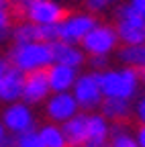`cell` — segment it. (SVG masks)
Masks as SVG:
<instances>
[{
	"label": "cell",
	"instance_id": "obj_18",
	"mask_svg": "<svg viewBox=\"0 0 145 147\" xmlns=\"http://www.w3.org/2000/svg\"><path fill=\"white\" fill-rule=\"evenodd\" d=\"M121 65L135 67L139 74L145 71V43L143 45H121L117 51Z\"/></svg>",
	"mask_w": 145,
	"mask_h": 147
},
{
	"label": "cell",
	"instance_id": "obj_31",
	"mask_svg": "<svg viewBox=\"0 0 145 147\" xmlns=\"http://www.w3.org/2000/svg\"><path fill=\"white\" fill-rule=\"evenodd\" d=\"M8 39V33H4V31H0V45H2L4 41Z\"/></svg>",
	"mask_w": 145,
	"mask_h": 147
},
{
	"label": "cell",
	"instance_id": "obj_24",
	"mask_svg": "<svg viewBox=\"0 0 145 147\" xmlns=\"http://www.w3.org/2000/svg\"><path fill=\"white\" fill-rule=\"evenodd\" d=\"M133 117L139 125H145V90L133 100Z\"/></svg>",
	"mask_w": 145,
	"mask_h": 147
},
{
	"label": "cell",
	"instance_id": "obj_6",
	"mask_svg": "<svg viewBox=\"0 0 145 147\" xmlns=\"http://www.w3.org/2000/svg\"><path fill=\"white\" fill-rule=\"evenodd\" d=\"M96 23H98V18L94 14L86 12V10L65 12L63 18L55 25V29H57V41L69 43V45H80L84 41V37L94 29Z\"/></svg>",
	"mask_w": 145,
	"mask_h": 147
},
{
	"label": "cell",
	"instance_id": "obj_21",
	"mask_svg": "<svg viewBox=\"0 0 145 147\" xmlns=\"http://www.w3.org/2000/svg\"><path fill=\"white\" fill-rule=\"evenodd\" d=\"M115 6H117V0H84V10L94 16L113 10Z\"/></svg>",
	"mask_w": 145,
	"mask_h": 147
},
{
	"label": "cell",
	"instance_id": "obj_2",
	"mask_svg": "<svg viewBox=\"0 0 145 147\" xmlns=\"http://www.w3.org/2000/svg\"><path fill=\"white\" fill-rule=\"evenodd\" d=\"M6 59L12 67L19 71L35 74V71H45L53 63V47L47 41H35V43H21V45H10Z\"/></svg>",
	"mask_w": 145,
	"mask_h": 147
},
{
	"label": "cell",
	"instance_id": "obj_5",
	"mask_svg": "<svg viewBox=\"0 0 145 147\" xmlns=\"http://www.w3.org/2000/svg\"><path fill=\"white\" fill-rule=\"evenodd\" d=\"M119 45L121 43H119L115 27L111 23H100V21L80 43L86 57H111L113 53L119 51Z\"/></svg>",
	"mask_w": 145,
	"mask_h": 147
},
{
	"label": "cell",
	"instance_id": "obj_11",
	"mask_svg": "<svg viewBox=\"0 0 145 147\" xmlns=\"http://www.w3.org/2000/svg\"><path fill=\"white\" fill-rule=\"evenodd\" d=\"M80 69H74L69 65H61V63H51L45 69V76L49 82V90L51 92H71V86L78 80Z\"/></svg>",
	"mask_w": 145,
	"mask_h": 147
},
{
	"label": "cell",
	"instance_id": "obj_26",
	"mask_svg": "<svg viewBox=\"0 0 145 147\" xmlns=\"http://www.w3.org/2000/svg\"><path fill=\"white\" fill-rule=\"evenodd\" d=\"M125 2L131 6V10H133V12H137L139 16H143V18H145V0H125Z\"/></svg>",
	"mask_w": 145,
	"mask_h": 147
},
{
	"label": "cell",
	"instance_id": "obj_22",
	"mask_svg": "<svg viewBox=\"0 0 145 147\" xmlns=\"http://www.w3.org/2000/svg\"><path fill=\"white\" fill-rule=\"evenodd\" d=\"M14 25V10H12V0H0V31L8 33Z\"/></svg>",
	"mask_w": 145,
	"mask_h": 147
},
{
	"label": "cell",
	"instance_id": "obj_3",
	"mask_svg": "<svg viewBox=\"0 0 145 147\" xmlns=\"http://www.w3.org/2000/svg\"><path fill=\"white\" fill-rule=\"evenodd\" d=\"M12 10L14 16L31 21L39 27L57 25L65 14V8L59 0H12Z\"/></svg>",
	"mask_w": 145,
	"mask_h": 147
},
{
	"label": "cell",
	"instance_id": "obj_4",
	"mask_svg": "<svg viewBox=\"0 0 145 147\" xmlns=\"http://www.w3.org/2000/svg\"><path fill=\"white\" fill-rule=\"evenodd\" d=\"M115 31L121 45H143L145 43V18L131 10L127 2L117 4L115 8Z\"/></svg>",
	"mask_w": 145,
	"mask_h": 147
},
{
	"label": "cell",
	"instance_id": "obj_27",
	"mask_svg": "<svg viewBox=\"0 0 145 147\" xmlns=\"http://www.w3.org/2000/svg\"><path fill=\"white\" fill-rule=\"evenodd\" d=\"M0 147H12V135L6 133L2 121H0Z\"/></svg>",
	"mask_w": 145,
	"mask_h": 147
},
{
	"label": "cell",
	"instance_id": "obj_1",
	"mask_svg": "<svg viewBox=\"0 0 145 147\" xmlns=\"http://www.w3.org/2000/svg\"><path fill=\"white\" fill-rule=\"evenodd\" d=\"M98 82L104 98H119L133 102L141 94V76L135 67L117 65L98 71Z\"/></svg>",
	"mask_w": 145,
	"mask_h": 147
},
{
	"label": "cell",
	"instance_id": "obj_15",
	"mask_svg": "<svg viewBox=\"0 0 145 147\" xmlns=\"http://www.w3.org/2000/svg\"><path fill=\"white\" fill-rule=\"evenodd\" d=\"M98 110H100V115H104L113 125L129 123V119L133 117V102L119 100V98H104Z\"/></svg>",
	"mask_w": 145,
	"mask_h": 147
},
{
	"label": "cell",
	"instance_id": "obj_8",
	"mask_svg": "<svg viewBox=\"0 0 145 147\" xmlns=\"http://www.w3.org/2000/svg\"><path fill=\"white\" fill-rule=\"evenodd\" d=\"M0 121H2L6 133L12 135V137L37 129V117H35L33 106H29L23 100L4 104L2 106V113H0Z\"/></svg>",
	"mask_w": 145,
	"mask_h": 147
},
{
	"label": "cell",
	"instance_id": "obj_13",
	"mask_svg": "<svg viewBox=\"0 0 145 147\" xmlns=\"http://www.w3.org/2000/svg\"><path fill=\"white\" fill-rule=\"evenodd\" d=\"M23 84H25V74L10 65L2 78V84H0V102L2 104L19 102L23 96Z\"/></svg>",
	"mask_w": 145,
	"mask_h": 147
},
{
	"label": "cell",
	"instance_id": "obj_30",
	"mask_svg": "<svg viewBox=\"0 0 145 147\" xmlns=\"http://www.w3.org/2000/svg\"><path fill=\"white\" fill-rule=\"evenodd\" d=\"M80 147H108V143H92V141H86V143L80 145Z\"/></svg>",
	"mask_w": 145,
	"mask_h": 147
},
{
	"label": "cell",
	"instance_id": "obj_9",
	"mask_svg": "<svg viewBox=\"0 0 145 147\" xmlns=\"http://www.w3.org/2000/svg\"><path fill=\"white\" fill-rule=\"evenodd\" d=\"M80 113L76 98L71 96V92H51L49 98L43 102V115L49 123L63 125L71 117Z\"/></svg>",
	"mask_w": 145,
	"mask_h": 147
},
{
	"label": "cell",
	"instance_id": "obj_10",
	"mask_svg": "<svg viewBox=\"0 0 145 147\" xmlns=\"http://www.w3.org/2000/svg\"><path fill=\"white\" fill-rule=\"evenodd\" d=\"M51 94L49 90V82L45 71H35V74H27L25 76V84H23V96L21 100L27 102L29 106H37L43 104Z\"/></svg>",
	"mask_w": 145,
	"mask_h": 147
},
{
	"label": "cell",
	"instance_id": "obj_29",
	"mask_svg": "<svg viewBox=\"0 0 145 147\" xmlns=\"http://www.w3.org/2000/svg\"><path fill=\"white\" fill-rule=\"evenodd\" d=\"M8 67H10V63L6 59V55H0V84H2V78H4V74H6Z\"/></svg>",
	"mask_w": 145,
	"mask_h": 147
},
{
	"label": "cell",
	"instance_id": "obj_7",
	"mask_svg": "<svg viewBox=\"0 0 145 147\" xmlns=\"http://www.w3.org/2000/svg\"><path fill=\"white\" fill-rule=\"evenodd\" d=\"M71 96L76 98L78 108L82 113H94L100 108L104 96L100 90V82H98V71H80L78 80L71 86Z\"/></svg>",
	"mask_w": 145,
	"mask_h": 147
},
{
	"label": "cell",
	"instance_id": "obj_25",
	"mask_svg": "<svg viewBox=\"0 0 145 147\" xmlns=\"http://www.w3.org/2000/svg\"><path fill=\"white\" fill-rule=\"evenodd\" d=\"M86 63L92 67V71H102L104 67H108V57H88Z\"/></svg>",
	"mask_w": 145,
	"mask_h": 147
},
{
	"label": "cell",
	"instance_id": "obj_20",
	"mask_svg": "<svg viewBox=\"0 0 145 147\" xmlns=\"http://www.w3.org/2000/svg\"><path fill=\"white\" fill-rule=\"evenodd\" d=\"M108 147H139L135 133L127 123H119L111 127V137H108Z\"/></svg>",
	"mask_w": 145,
	"mask_h": 147
},
{
	"label": "cell",
	"instance_id": "obj_19",
	"mask_svg": "<svg viewBox=\"0 0 145 147\" xmlns=\"http://www.w3.org/2000/svg\"><path fill=\"white\" fill-rule=\"evenodd\" d=\"M37 133H39V139L43 141L45 147H69L63 129L57 123H49V121L43 123L41 127H37Z\"/></svg>",
	"mask_w": 145,
	"mask_h": 147
},
{
	"label": "cell",
	"instance_id": "obj_12",
	"mask_svg": "<svg viewBox=\"0 0 145 147\" xmlns=\"http://www.w3.org/2000/svg\"><path fill=\"white\" fill-rule=\"evenodd\" d=\"M51 47H53V63H61V65H69L74 69H80L88 61L86 53L82 51L80 45H69V43L55 41V43H51Z\"/></svg>",
	"mask_w": 145,
	"mask_h": 147
},
{
	"label": "cell",
	"instance_id": "obj_23",
	"mask_svg": "<svg viewBox=\"0 0 145 147\" xmlns=\"http://www.w3.org/2000/svg\"><path fill=\"white\" fill-rule=\"evenodd\" d=\"M12 147H45L43 141L39 139L37 129L35 131H27L23 135H16L12 137Z\"/></svg>",
	"mask_w": 145,
	"mask_h": 147
},
{
	"label": "cell",
	"instance_id": "obj_14",
	"mask_svg": "<svg viewBox=\"0 0 145 147\" xmlns=\"http://www.w3.org/2000/svg\"><path fill=\"white\" fill-rule=\"evenodd\" d=\"M111 127H113V123L104 115H100V110L86 113V141L106 143L108 137H111Z\"/></svg>",
	"mask_w": 145,
	"mask_h": 147
},
{
	"label": "cell",
	"instance_id": "obj_16",
	"mask_svg": "<svg viewBox=\"0 0 145 147\" xmlns=\"http://www.w3.org/2000/svg\"><path fill=\"white\" fill-rule=\"evenodd\" d=\"M8 37L12 39L14 45H21V43H35V41H43V27L35 25L31 21H21L14 23L8 31Z\"/></svg>",
	"mask_w": 145,
	"mask_h": 147
},
{
	"label": "cell",
	"instance_id": "obj_17",
	"mask_svg": "<svg viewBox=\"0 0 145 147\" xmlns=\"http://www.w3.org/2000/svg\"><path fill=\"white\" fill-rule=\"evenodd\" d=\"M63 133H65V139H67V145L69 147H80L86 143V113H80L76 117H71L69 121H65L61 125Z\"/></svg>",
	"mask_w": 145,
	"mask_h": 147
},
{
	"label": "cell",
	"instance_id": "obj_28",
	"mask_svg": "<svg viewBox=\"0 0 145 147\" xmlns=\"http://www.w3.org/2000/svg\"><path fill=\"white\" fill-rule=\"evenodd\" d=\"M135 139H137V145L139 147H145V125H139L137 129H135Z\"/></svg>",
	"mask_w": 145,
	"mask_h": 147
},
{
	"label": "cell",
	"instance_id": "obj_32",
	"mask_svg": "<svg viewBox=\"0 0 145 147\" xmlns=\"http://www.w3.org/2000/svg\"><path fill=\"white\" fill-rule=\"evenodd\" d=\"M139 76H141V84L145 86V71H141V74H139Z\"/></svg>",
	"mask_w": 145,
	"mask_h": 147
}]
</instances>
